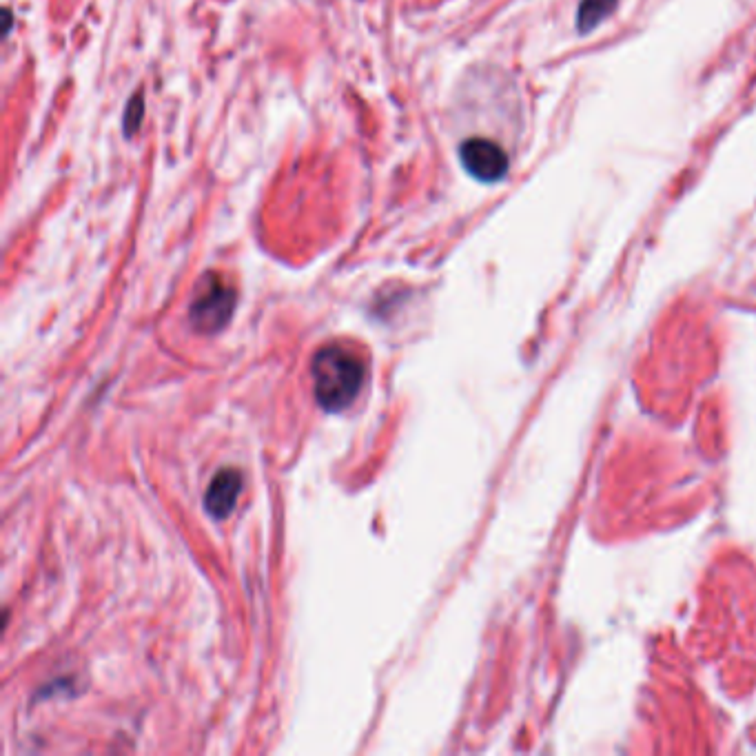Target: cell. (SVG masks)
Instances as JSON below:
<instances>
[{
    "instance_id": "cell-5",
    "label": "cell",
    "mask_w": 756,
    "mask_h": 756,
    "mask_svg": "<svg viewBox=\"0 0 756 756\" xmlns=\"http://www.w3.org/2000/svg\"><path fill=\"white\" fill-rule=\"evenodd\" d=\"M617 0H581L579 5V14H577V25L581 34H588L592 29L601 25L612 9H615Z\"/></svg>"
},
{
    "instance_id": "cell-3",
    "label": "cell",
    "mask_w": 756,
    "mask_h": 756,
    "mask_svg": "<svg viewBox=\"0 0 756 756\" xmlns=\"http://www.w3.org/2000/svg\"><path fill=\"white\" fill-rule=\"evenodd\" d=\"M464 169L479 182H497L506 176L508 156L493 140L471 138L459 149Z\"/></svg>"
},
{
    "instance_id": "cell-1",
    "label": "cell",
    "mask_w": 756,
    "mask_h": 756,
    "mask_svg": "<svg viewBox=\"0 0 756 756\" xmlns=\"http://www.w3.org/2000/svg\"><path fill=\"white\" fill-rule=\"evenodd\" d=\"M311 375L318 404L324 411L340 413L360 395L366 380V366L355 351L340 344H331L324 346L313 357Z\"/></svg>"
},
{
    "instance_id": "cell-4",
    "label": "cell",
    "mask_w": 756,
    "mask_h": 756,
    "mask_svg": "<svg viewBox=\"0 0 756 756\" xmlns=\"http://www.w3.org/2000/svg\"><path fill=\"white\" fill-rule=\"evenodd\" d=\"M242 493V475L233 468H224L216 477L211 479L204 495V508L216 519H224L233 513L238 504V497Z\"/></svg>"
},
{
    "instance_id": "cell-6",
    "label": "cell",
    "mask_w": 756,
    "mask_h": 756,
    "mask_svg": "<svg viewBox=\"0 0 756 756\" xmlns=\"http://www.w3.org/2000/svg\"><path fill=\"white\" fill-rule=\"evenodd\" d=\"M142 116H145V96L136 94L134 98L129 100L127 116H125V131H127V136H134L136 134V129L140 127V122H142Z\"/></svg>"
},
{
    "instance_id": "cell-2",
    "label": "cell",
    "mask_w": 756,
    "mask_h": 756,
    "mask_svg": "<svg viewBox=\"0 0 756 756\" xmlns=\"http://www.w3.org/2000/svg\"><path fill=\"white\" fill-rule=\"evenodd\" d=\"M236 309V289L218 273L204 278L191 302L189 320L198 333H218Z\"/></svg>"
}]
</instances>
